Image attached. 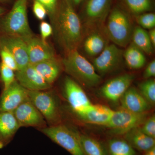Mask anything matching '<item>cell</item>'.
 Here are the masks:
<instances>
[{"label":"cell","mask_w":155,"mask_h":155,"mask_svg":"<svg viewBox=\"0 0 155 155\" xmlns=\"http://www.w3.org/2000/svg\"><path fill=\"white\" fill-rule=\"evenodd\" d=\"M83 25L69 0H61L54 28L66 53L78 48L83 40Z\"/></svg>","instance_id":"obj_1"},{"label":"cell","mask_w":155,"mask_h":155,"mask_svg":"<svg viewBox=\"0 0 155 155\" xmlns=\"http://www.w3.org/2000/svg\"><path fill=\"white\" fill-rule=\"evenodd\" d=\"M104 24L103 32L113 44L126 48L130 43L134 28L133 17L116 0Z\"/></svg>","instance_id":"obj_2"},{"label":"cell","mask_w":155,"mask_h":155,"mask_svg":"<svg viewBox=\"0 0 155 155\" xmlns=\"http://www.w3.org/2000/svg\"><path fill=\"white\" fill-rule=\"evenodd\" d=\"M63 69L76 82L87 87H94L101 82L92 64L77 50L67 53L62 62Z\"/></svg>","instance_id":"obj_3"},{"label":"cell","mask_w":155,"mask_h":155,"mask_svg":"<svg viewBox=\"0 0 155 155\" xmlns=\"http://www.w3.org/2000/svg\"><path fill=\"white\" fill-rule=\"evenodd\" d=\"M28 0H16L11 11L0 20V34L17 35L24 40L34 35L28 23Z\"/></svg>","instance_id":"obj_4"},{"label":"cell","mask_w":155,"mask_h":155,"mask_svg":"<svg viewBox=\"0 0 155 155\" xmlns=\"http://www.w3.org/2000/svg\"><path fill=\"white\" fill-rule=\"evenodd\" d=\"M50 89L28 91L29 100L40 112L48 126L61 123L59 100L55 94Z\"/></svg>","instance_id":"obj_5"},{"label":"cell","mask_w":155,"mask_h":155,"mask_svg":"<svg viewBox=\"0 0 155 155\" xmlns=\"http://www.w3.org/2000/svg\"><path fill=\"white\" fill-rule=\"evenodd\" d=\"M72 155H86L81 145L77 130L61 123L38 129Z\"/></svg>","instance_id":"obj_6"},{"label":"cell","mask_w":155,"mask_h":155,"mask_svg":"<svg viewBox=\"0 0 155 155\" xmlns=\"http://www.w3.org/2000/svg\"><path fill=\"white\" fill-rule=\"evenodd\" d=\"M115 0H85L78 14L84 26L91 30L102 26Z\"/></svg>","instance_id":"obj_7"},{"label":"cell","mask_w":155,"mask_h":155,"mask_svg":"<svg viewBox=\"0 0 155 155\" xmlns=\"http://www.w3.org/2000/svg\"><path fill=\"white\" fill-rule=\"evenodd\" d=\"M148 113L136 114L122 109L114 111L111 119L106 127L112 134L125 135L129 131L141 126L148 117Z\"/></svg>","instance_id":"obj_8"},{"label":"cell","mask_w":155,"mask_h":155,"mask_svg":"<svg viewBox=\"0 0 155 155\" xmlns=\"http://www.w3.org/2000/svg\"><path fill=\"white\" fill-rule=\"evenodd\" d=\"M63 93L72 112L77 117L92 105L80 84L69 76L64 79Z\"/></svg>","instance_id":"obj_9"},{"label":"cell","mask_w":155,"mask_h":155,"mask_svg":"<svg viewBox=\"0 0 155 155\" xmlns=\"http://www.w3.org/2000/svg\"><path fill=\"white\" fill-rule=\"evenodd\" d=\"M123 52L124 50L114 44H108L93 61V65L98 74L107 75L118 69L124 61Z\"/></svg>","instance_id":"obj_10"},{"label":"cell","mask_w":155,"mask_h":155,"mask_svg":"<svg viewBox=\"0 0 155 155\" xmlns=\"http://www.w3.org/2000/svg\"><path fill=\"white\" fill-rule=\"evenodd\" d=\"M13 113L20 127H32L39 129L48 126L45 118L29 98Z\"/></svg>","instance_id":"obj_11"},{"label":"cell","mask_w":155,"mask_h":155,"mask_svg":"<svg viewBox=\"0 0 155 155\" xmlns=\"http://www.w3.org/2000/svg\"><path fill=\"white\" fill-rule=\"evenodd\" d=\"M135 77L132 73H125L112 78L101 87L100 94L108 101L116 102L130 87Z\"/></svg>","instance_id":"obj_12"},{"label":"cell","mask_w":155,"mask_h":155,"mask_svg":"<svg viewBox=\"0 0 155 155\" xmlns=\"http://www.w3.org/2000/svg\"><path fill=\"white\" fill-rule=\"evenodd\" d=\"M28 98V90L15 80L8 88L3 90L0 97V113H13Z\"/></svg>","instance_id":"obj_13"},{"label":"cell","mask_w":155,"mask_h":155,"mask_svg":"<svg viewBox=\"0 0 155 155\" xmlns=\"http://www.w3.org/2000/svg\"><path fill=\"white\" fill-rule=\"evenodd\" d=\"M0 44L5 47L14 56L18 70L30 64L27 44L22 38L17 35L0 34Z\"/></svg>","instance_id":"obj_14"},{"label":"cell","mask_w":155,"mask_h":155,"mask_svg":"<svg viewBox=\"0 0 155 155\" xmlns=\"http://www.w3.org/2000/svg\"><path fill=\"white\" fill-rule=\"evenodd\" d=\"M15 78L21 86L28 91L47 90L52 87L31 64L15 72Z\"/></svg>","instance_id":"obj_15"},{"label":"cell","mask_w":155,"mask_h":155,"mask_svg":"<svg viewBox=\"0 0 155 155\" xmlns=\"http://www.w3.org/2000/svg\"><path fill=\"white\" fill-rule=\"evenodd\" d=\"M27 44L29 64L33 65L41 61L57 58L54 49L41 38L33 36L25 40Z\"/></svg>","instance_id":"obj_16"},{"label":"cell","mask_w":155,"mask_h":155,"mask_svg":"<svg viewBox=\"0 0 155 155\" xmlns=\"http://www.w3.org/2000/svg\"><path fill=\"white\" fill-rule=\"evenodd\" d=\"M120 100L122 109L132 113H146L150 108L149 103L142 96L139 91L131 87L125 92Z\"/></svg>","instance_id":"obj_17"},{"label":"cell","mask_w":155,"mask_h":155,"mask_svg":"<svg viewBox=\"0 0 155 155\" xmlns=\"http://www.w3.org/2000/svg\"><path fill=\"white\" fill-rule=\"evenodd\" d=\"M113 112L114 110L107 106L92 104L78 118L86 123L106 126L111 119Z\"/></svg>","instance_id":"obj_18"},{"label":"cell","mask_w":155,"mask_h":155,"mask_svg":"<svg viewBox=\"0 0 155 155\" xmlns=\"http://www.w3.org/2000/svg\"><path fill=\"white\" fill-rule=\"evenodd\" d=\"M20 127L13 113H0V149L12 141Z\"/></svg>","instance_id":"obj_19"},{"label":"cell","mask_w":155,"mask_h":155,"mask_svg":"<svg viewBox=\"0 0 155 155\" xmlns=\"http://www.w3.org/2000/svg\"><path fill=\"white\" fill-rule=\"evenodd\" d=\"M108 44V38L98 29L91 30L83 41V49L89 57L95 58L101 54Z\"/></svg>","instance_id":"obj_20"},{"label":"cell","mask_w":155,"mask_h":155,"mask_svg":"<svg viewBox=\"0 0 155 155\" xmlns=\"http://www.w3.org/2000/svg\"><path fill=\"white\" fill-rule=\"evenodd\" d=\"M32 65L44 80L52 85L60 76L63 69L62 62L57 58L41 61Z\"/></svg>","instance_id":"obj_21"},{"label":"cell","mask_w":155,"mask_h":155,"mask_svg":"<svg viewBox=\"0 0 155 155\" xmlns=\"http://www.w3.org/2000/svg\"><path fill=\"white\" fill-rule=\"evenodd\" d=\"M124 135L125 140L134 149L146 152L155 147V138L143 133L139 127L132 129Z\"/></svg>","instance_id":"obj_22"},{"label":"cell","mask_w":155,"mask_h":155,"mask_svg":"<svg viewBox=\"0 0 155 155\" xmlns=\"http://www.w3.org/2000/svg\"><path fill=\"white\" fill-rule=\"evenodd\" d=\"M125 64L130 69L137 70L141 69L146 64L145 54L130 42L123 52Z\"/></svg>","instance_id":"obj_23"},{"label":"cell","mask_w":155,"mask_h":155,"mask_svg":"<svg viewBox=\"0 0 155 155\" xmlns=\"http://www.w3.org/2000/svg\"><path fill=\"white\" fill-rule=\"evenodd\" d=\"M132 16L153 12L155 0H116Z\"/></svg>","instance_id":"obj_24"},{"label":"cell","mask_w":155,"mask_h":155,"mask_svg":"<svg viewBox=\"0 0 155 155\" xmlns=\"http://www.w3.org/2000/svg\"><path fill=\"white\" fill-rule=\"evenodd\" d=\"M131 42L145 54L151 55L154 52V48L150 40L148 31L139 25L134 28Z\"/></svg>","instance_id":"obj_25"},{"label":"cell","mask_w":155,"mask_h":155,"mask_svg":"<svg viewBox=\"0 0 155 155\" xmlns=\"http://www.w3.org/2000/svg\"><path fill=\"white\" fill-rule=\"evenodd\" d=\"M79 141L86 155H107L104 146L95 139L78 131Z\"/></svg>","instance_id":"obj_26"},{"label":"cell","mask_w":155,"mask_h":155,"mask_svg":"<svg viewBox=\"0 0 155 155\" xmlns=\"http://www.w3.org/2000/svg\"><path fill=\"white\" fill-rule=\"evenodd\" d=\"M109 155H136L135 150L125 139L114 138L108 143Z\"/></svg>","instance_id":"obj_27"},{"label":"cell","mask_w":155,"mask_h":155,"mask_svg":"<svg viewBox=\"0 0 155 155\" xmlns=\"http://www.w3.org/2000/svg\"><path fill=\"white\" fill-rule=\"evenodd\" d=\"M139 91L140 94L149 103L151 106L155 104V81L154 79H146L139 84Z\"/></svg>","instance_id":"obj_28"},{"label":"cell","mask_w":155,"mask_h":155,"mask_svg":"<svg viewBox=\"0 0 155 155\" xmlns=\"http://www.w3.org/2000/svg\"><path fill=\"white\" fill-rule=\"evenodd\" d=\"M139 26L143 29H150L155 27V14L153 12H147L133 16Z\"/></svg>","instance_id":"obj_29"},{"label":"cell","mask_w":155,"mask_h":155,"mask_svg":"<svg viewBox=\"0 0 155 155\" xmlns=\"http://www.w3.org/2000/svg\"><path fill=\"white\" fill-rule=\"evenodd\" d=\"M41 3L47 12L53 27L54 25L61 0H36Z\"/></svg>","instance_id":"obj_30"},{"label":"cell","mask_w":155,"mask_h":155,"mask_svg":"<svg viewBox=\"0 0 155 155\" xmlns=\"http://www.w3.org/2000/svg\"><path fill=\"white\" fill-rule=\"evenodd\" d=\"M0 76L4 84V90L16 80L15 72L2 62L0 63Z\"/></svg>","instance_id":"obj_31"},{"label":"cell","mask_w":155,"mask_h":155,"mask_svg":"<svg viewBox=\"0 0 155 155\" xmlns=\"http://www.w3.org/2000/svg\"><path fill=\"white\" fill-rule=\"evenodd\" d=\"M0 58L1 62L7 67L13 69L15 72L18 70L17 62L14 56L8 49L3 45L0 44Z\"/></svg>","instance_id":"obj_32"},{"label":"cell","mask_w":155,"mask_h":155,"mask_svg":"<svg viewBox=\"0 0 155 155\" xmlns=\"http://www.w3.org/2000/svg\"><path fill=\"white\" fill-rule=\"evenodd\" d=\"M140 130L147 135L155 138V116L154 114L147 118L140 126Z\"/></svg>","instance_id":"obj_33"},{"label":"cell","mask_w":155,"mask_h":155,"mask_svg":"<svg viewBox=\"0 0 155 155\" xmlns=\"http://www.w3.org/2000/svg\"><path fill=\"white\" fill-rule=\"evenodd\" d=\"M32 9L35 16L39 20L43 21L47 15V12L44 6L36 0H34Z\"/></svg>","instance_id":"obj_34"},{"label":"cell","mask_w":155,"mask_h":155,"mask_svg":"<svg viewBox=\"0 0 155 155\" xmlns=\"http://www.w3.org/2000/svg\"><path fill=\"white\" fill-rule=\"evenodd\" d=\"M41 38L43 41L47 42V39L52 35L53 28L52 25L46 21H42L40 25Z\"/></svg>","instance_id":"obj_35"},{"label":"cell","mask_w":155,"mask_h":155,"mask_svg":"<svg viewBox=\"0 0 155 155\" xmlns=\"http://www.w3.org/2000/svg\"><path fill=\"white\" fill-rule=\"evenodd\" d=\"M143 78L145 79H150L155 76V61L153 60L147 65L143 72Z\"/></svg>","instance_id":"obj_36"},{"label":"cell","mask_w":155,"mask_h":155,"mask_svg":"<svg viewBox=\"0 0 155 155\" xmlns=\"http://www.w3.org/2000/svg\"><path fill=\"white\" fill-rule=\"evenodd\" d=\"M72 6L74 7L76 11L78 9L80 8L81 6L85 0H69Z\"/></svg>","instance_id":"obj_37"},{"label":"cell","mask_w":155,"mask_h":155,"mask_svg":"<svg viewBox=\"0 0 155 155\" xmlns=\"http://www.w3.org/2000/svg\"><path fill=\"white\" fill-rule=\"evenodd\" d=\"M148 32L149 36L151 42L152 44L153 47L155 48V28H153L152 29H150L149 31H148Z\"/></svg>","instance_id":"obj_38"},{"label":"cell","mask_w":155,"mask_h":155,"mask_svg":"<svg viewBox=\"0 0 155 155\" xmlns=\"http://www.w3.org/2000/svg\"><path fill=\"white\" fill-rule=\"evenodd\" d=\"M144 155H155V147L145 152Z\"/></svg>","instance_id":"obj_39"},{"label":"cell","mask_w":155,"mask_h":155,"mask_svg":"<svg viewBox=\"0 0 155 155\" xmlns=\"http://www.w3.org/2000/svg\"><path fill=\"white\" fill-rule=\"evenodd\" d=\"M6 11L5 9L0 6V17L3 16L5 13Z\"/></svg>","instance_id":"obj_40"},{"label":"cell","mask_w":155,"mask_h":155,"mask_svg":"<svg viewBox=\"0 0 155 155\" xmlns=\"http://www.w3.org/2000/svg\"><path fill=\"white\" fill-rule=\"evenodd\" d=\"M6 1V0H0V2H2V1Z\"/></svg>","instance_id":"obj_41"}]
</instances>
